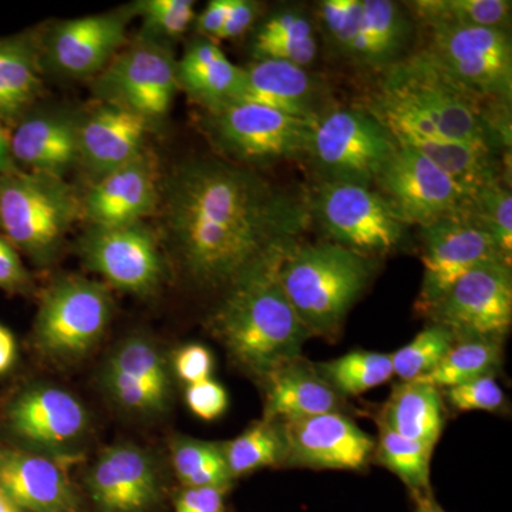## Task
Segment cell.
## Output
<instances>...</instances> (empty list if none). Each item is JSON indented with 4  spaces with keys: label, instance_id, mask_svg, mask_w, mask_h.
<instances>
[{
    "label": "cell",
    "instance_id": "34",
    "mask_svg": "<svg viewBox=\"0 0 512 512\" xmlns=\"http://www.w3.org/2000/svg\"><path fill=\"white\" fill-rule=\"evenodd\" d=\"M379 436L375 440L377 463L392 471L409 488L413 500L433 494L430 484V461L433 448L403 437L389 427L377 423Z\"/></svg>",
    "mask_w": 512,
    "mask_h": 512
},
{
    "label": "cell",
    "instance_id": "10",
    "mask_svg": "<svg viewBox=\"0 0 512 512\" xmlns=\"http://www.w3.org/2000/svg\"><path fill=\"white\" fill-rule=\"evenodd\" d=\"M208 111V131L215 144L239 163L271 164L306 157L316 123L239 101Z\"/></svg>",
    "mask_w": 512,
    "mask_h": 512
},
{
    "label": "cell",
    "instance_id": "47",
    "mask_svg": "<svg viewBox=\"0 0 512 512\" xmlns=\"http://www.w3.org/2000/svg\"><path fill=\"white\" fill-rule=\"evenodd\" d=\"M229 488H184L175 500V512H225Z\"/></svg>",
    "mask_w": 512,
    "mask_h": 512
},
{
    "label": "cell",
    "instance_id": "51",
    "mask_svg": "<svg viewBox=\"0 0 512 512\" xmlns=\"http://www.w3.org/2000/svg\"><path fill=\"white\" fill-rule=\"evenodd\" d=\"M19 170L12 156L10 147V133L6 124L0 120V175L13 173Z\"/></svg>",
    "mask_w": 512,
    "mask_h": 512
},
{
    "label": "cell",
    "instance_id": "9",
    "mask_svg": "<svg viewBox=\"0 0 512 512\" xmlns=\"http://www.w3.org/2000/svg\"><path fill=\"white\" fill-rule=\"evenodd\" d=\"M306 201L312 221L319 222L332 242L357 254L372 258L402 242L406 225L372 187L318 183Z\"/></svg>",
    "mask_w": 512,
    "mask_h": 512
},
{
    "label": "cell",
    "instance_id": "20",
    "mask_svg": "<svg viewBox=\"0 0 512 512\" xmlns=\"http://www.w3.org/2000/svg\"><path fill=\"white\" fill-rule=\"evenodd\" d=\"M259 104L296 117L316 121L330 107L328 89L305 67L281 60H255L241 67L231 101Z\"/></svg>",
    "mask_w": 512,
    "mask_h": 512
},
{
    "label": "cell",
    "instance_id": "48",
    "mask_svg": "<svg viewBox=\"0 0 512 512\" xmlns=\"http://www.w3.org/2000/svg\"><path fill=\"white\" fill-rule=\"evenodd\" d=\"M261 13V3L254 0H231L227 19L215 40L237 39L254 26Z\"/></svg>",
    "mask_w": 512,
    "mask_h": 512
},
{
    "label": "cell",
    "instance_id": "16",
    "mask_svg": "<svg viewBox=\"0 0 512 512\" xmlns=\"http://www.w3.org/2000/svg\"><path fill=\"white\" fill-rule=\"evenodd\" d=\"M79 254L90 271L124 292L150 295L163 281V255L144 222L89 227L79 241Z\"/></svg>",
    "mask_w": 512,
    "mask_h": 512
},
{
    "label": "cell",
    "instance_id": "53",
    "mask_svg": "<svg viewBox=\"0 0 512 512\" xmlns=\"http://www.w3.org/2000/svg\"><path fill=\"white\" fill-rule=\"evenodd\" d=\"M0 512H22L18 505L10 500L8 494L0 488Z\"/></svg>",
    "mask_w": 512,
    "mask_h": 512
},
{
    "label": "cell",
    "instance_id": "35",
    "mask_svg": "<svg viewBox=\"0 0 512 512\" xmlns=\"http://www.w3.org/2000/svg\"><path fill=\"white\" fill-rule=\"evenodd\" d=\"M232 478L285 463V441L278 421L262 420L222 446Z\"/></svg>",
    "mask_w": 512,
    "mask_h": 512
},
{
    "label": "cell",
    "instance_id": "26",
    "mask_svg": "<svg viewBox=\"0 0 512 512\" xmlns=\"http://www.w3.org/2000/svg\"><path fill=\"white\" fill-rule=\"evenodd\" d=\"M0 488L26 512H80L76 491L55 461L26 453L0 454Z\"/></svg>",
    "mask_w": 512,
    "mask_h": 512
},
{
    "label": "cell",
    "instance_id": "25",
    "mask_svg": "<svg viewBox=\"0 0 512 512\" xmlns=\"http://www.w3.org/2000/svg\"><path fill=\"white\" fill-rule=\"evenodd\" d=\"M10 147L19 170L64 178L79 165L77 114L29 111L10 133Z\"/></svg>",
    "mask_w": 512,
    "mask_h": 512
},
{
    "label": "cell",
    "instance_id": "41",
    "mask_svg": "<svg viewBox=\"0 0 512 512\" xmlns=\"http://www.w3.org/2000/svg\"><path fill=\"white\" fill-rule=\"evenodd\" d=\"M195 2L192 0H143L134 6L146 25L147 35L178 37L195 22Z\"/></svg>",
    "mask_w": 512,
    "mask_h": 512
},
{
    "label": "cell",
    "instance_id": "46",
    "mask_svg": "<svg viewBox=\"0 0 512 512\" xmlns=\"http://www.w3.org/2000/svg\"><path fill=\"white\" fill-rule=\"evenodd\" d=\"M28 269L19 252L0 235V289L6 292H25L30 286Z\"/></svg>",
    "mask_w": 512,
    "mask_h": 512
},
{
    "label": "cell",
    "instance_id": "30",
    "mask_svg": "<svg viewBox=\"0 0 512 512\" xmlns=\"http://www.w3.org/2000/svg\"><path fill=\"white\" fill-rule=\"evenodd\" d=\"M444 417L440 389L412 380L393 387L377 423L434 450L443 433Z\"/></svg>",
    "mask_w": 512,
    "mask_h": 512
},
{
    "label": "cell",
    "instance_id": "22",
    "mask_svg": "<svg viewBox=\"0 0 512 512\" xmlns=\"http://www.w3.org/2000/svg\"><path fill=\"white\" fill-rule=\"evenodd\" d=\"M151 126L133 111L99 103L77 114L79 165L94 181L136 160L144 153Z\"/></svg>",
    "mask_w": 512,
    "mask_h": 512
},
{
    "label": "cell",
    "instance_id": "2",
    "mask_svg": "<svg viewBox=\"0 0 512 512\" xmlns=\"http://www.w3.org/2000/svg\"><path fill=\"white\" fill-rule=\"evenodd\" d=\"M288 251L265 256L239 276L211 319V330L231 359L261 380L302 356L303 343L311 338L279 281Z\"/></svg>",
    "mask_w": 512,
    "mask_h": 512
},
{
    "label": "cell",
    "instance_id": "49",
    "mask_svg": "<svg viewBox=\"0 0 512 512\" xmlns=\"http://www.w3.org/2000/svg\"><path fill=\"white\" fill-rule=\"evenodd\" d=\"M231 0H211L195 18V30L204 39L214 40L227 19Z\"/></svg>",
    "mask_w": 512,
    "mask_h": 512
},
{
    "label": "cell",
    "instance_id": "32",
    "mask_svg": "<svg viewBox=\"0 0 512 512\" xmlns=\"http://www.w3.org/2000/svg\"><path fill=\"white\" fill-rule=\"evenodd\" d=\"M423 28L466 26L508 30L511 23L510 0H417L406 3Z\"/></svg>",
    "mask_w": 512,
    "mask_h": 512
},
{
    "label": "cell",
    "instance_id": "1",
    "mask_svg": "<svg viewBox=\"0 0 512 512\" xmlns=\"http://www.w3.org/2000/svg\"><path fill=\"white\" fill-rule=\"evenodd\" d=\"M311 222L306 197L218 158L187 161L165 188L171 247L204 288H228L265 256L295 247Z\"/></svg>",
    "mask_w": 512,
    "mask_h": 512
},
{
    "label": "cell",
    "instance_id": "15",
    "mask_svg": "<svg viewBox=\"0 0 512 512\" xmlns=\"http://www.w3.org/2000/svg\"><path fill=\"white\" fill-rule=\"evenodd\" d=\"M367 110L389 128L397 143L419 151L471 194L500 178L497 156L447 137L430 120L399 101L377 93Z\"/></svg>",
    "mask_w": 512,
    "mask_h": 512
},
{
    "label": "cell",
    "instance_id": "11",
    "mask_svg": "<svg viewBox=\"0 0 512 512\" xmlns=\"http://www.w3.org/2000/svg\"><path fill=\"white\" fill-rule=\"evenodd\" d=\"M373 185L404 225L424 228L470 212L471 192L406 144L397 143Z\"/></svg>",
    "mask_w": 512,
    "mask_h": 512
},
{
    "label": "cell",
    "instance_id": "13",
    "mask_svg": "<svg viewBox=\"0 0 512 512\" xmlns=\"http://www.w3.org/2000/svg\"><path fill=\"white\" fill-rule=\"evenodd\" d=\"M429 318L456 340L504 342L512 323L511 264L487 261L477 265L453 285Z\"/></svg>",
    "mask_w": 512,
    "mask_h": 512
},
{
    "label": "cell",
    "instance_id": "28",
    "mask_svg": "<svg viewBox=\"0 0 512 512\" xmlns=\"http://www.w3.org/2000/svg\"><path fill=\"white\" fill-rule=\"evenodd\" d=\"M413 22L402 6L390 0H363V18L349 60L383 73L406 57Z\"/></svg>",
    "mask_w": 512,
    "mask_h": 512
},
{
    "label": "cell",
    "instance_id": "8",
    "mask_svg": "<svg viewBox=\"0 0 512 512\" xmlns=\"http://www.w3.org/2000/svg\"><path fill=\"white\" fill-rule=\"evenodd\" d=\"M111 316L113 296L106 285L83 276H63L40 303L36 345L60 359L86 355L106 332Z\"/></svg>",
    "mask_w": 512,
    "mask_h": 512
},
{
    "label": "cell",
    "instance_id": "3",
    "mask_svg": "<svg viewBox=\"0 0 512 512\" xmlns=\"http://www.w3.org/2000/svg\"><path fill=\"white\" fill-rule=\"evenodd\" d=\"M379 94L430 120L441 133L497 156L510 147V107L487 103L458 86L423 49L382 73Z\"/></svg>",
    "mask_w": 512,
    "mask_h": 512
},
{
    "label": "cell",
    "instance_id": "12",
    "mask_svg": "<svg viewBox=\"0 0 512 512\" xmlns=\"http://www.w3.org/2000/svg\"><path fill=\"white\" fill-rule=\"evenodd\" d=\"M160 40L141 36L114 57L94 82L97 100L133 111L150 126L164 119L180 87L177 60Z\"/></svg>",
    "mask_w": 512,
    "mask_h": 512
},
{
    "label": "cell",
    "instance_id": "6",
    "mask_svg": "<svg viewBox=\"0 0 512 512\" xmlns=\"http://www.w3.org/2000/svg\"><path fill=\"white\" fill-rule=\"evenodd\" d=\"M396 150V138L375 114L332 107L316 120L306 158L319 183L373 187Z\"/></svg>",
    "mask_w": 512,
    "mask_h": 512
},
{
    "label": "cell",
    "instance_id": "39",
    "mask_svg": "<svg viewBox=\"0 0 512 512\" xmlns=\"http://www.w3.org/2000/svg\"><path fill=\"white\" fill-rule=\"evenodd\" d=\"M456 339L443 326L431 325L421 330L409 343L392 355L394 376L402 382H412L434 369Z\"/></svg>",
    "mask_w": 512,
    "mask_h": 512
},
{
    "label": "cell",
    "instance_id": "40",
    "mask_svg": "<svg viewBox=\"0 0 512 512\" xmlns=\"http://www.w3.org/2000/svg\"><path fill=\"white\" fill-rule=\"evenodd\" d=\"M363 18V0H323L319 20L329 45L349 59Z\"/></svg>",
    "mask_w": 512,
    "mask_h": 512
},
{
    "label": "cell",
    "instance_id": "37",
    "mask_svg": "<svg viewBox=\"0 0 512 512\" xmlns=\"http://www.w3.org/2000/svg\"><path fill=\"white\" fill-rule=\"evenodd\" d=\"M173 464L178 480L185 488H229L232 477L222 444L181 439L173 446Z\"/></svg>",
    "mask_w": 512,
    "mask_h": 512
},
{
    "label": "cell",
    "instance_id": "7",
    "mask_svg": "<svg viewBox=\"0 0 512 512\" xmlns=\"http://www.w3.org/2000/svg\"><path fill=\"white\" fill-rule=\"evenodd\" d=\"M423 47L458 86L487 103L511 107L512 43L508 30L430 26Z\"/></svg>",
    "mask_w": 512,
    "mask_h": 512
},
{
    "label": "cell",
    "instance_id": "27",
    "mask_svg": "<svg viewBox=\"0 0 512 512\" xmlns=\"http://www.w3.org/2000/svg\"><path fill=\"white\" fill-rule=\"evenodd\" d=\"M262 382L265 383V420L282 423L342 410V394L323 379L318 367L302 356L279 366Z\"/></svg>",
    "mask_w": 512,
    "mask_h": 512
},
{
    "label": "cell",
    "instance_id": "14",
    "mask_svg": "<svg viewBox=\"0 0 512 512\" xmlns=\"http://www.w3.org/2000/svg\"><path fill=\"white\" fill-rule=\"evenodd\" d=\"M420 231L424 274L416 311L427 318L453 285L477 265L487 261L511 264L490 234L468 214L443 218Z\"/></svg>",
    "mask_w": 512,
    "mask_h": 512
},
{
    "label": "cell",
    "instance_id": "45",
    "mask_svg": "<svg viewBox=\"0 0 512 512\" xmlns=\"http://www.w3.org/2000/svg\"><path fill=\"white\" fill-rule=\"evenodd\" d=\"M174 367L178 377L187 383V386H191V384L211 379L214 359H212L210 350L205 346L192 343V345L178 350L175 355Z\"/></svg>",
    "mask_w": 512,
    "mask_h": 512
},
{
    "label": "cell",
    "instance_id": "36",
    "mask_svg": "<svg viewBox=\"0 0 512 512\" xmlns=\"http://www.w3.org/2000/svg\"><path fill=\"white\" fill-rule=\"evenodd\" d=\"M316 367L323 379L342 396H359L394 376L392 355L366 350L350 352Z\"/></svg>",
    "mask_w": 512,
    "mask_h": 512
},
{
    "label": "cell",
    "instance_id": "52",
    "mask_svg": "<svg viewBox=\"0 0 512 512\" xmlns=\"http://www.w3.org/2000/svg\"><path fill=\"white\" fill-rule=\"evenodd\" d=\"M416 510L414 512H447L439 503L433 494L424 495V497L416 498L414 500Z\"/></svg>",
    "mask_w": 512,
    "mask_h": 512
},
{
    "label": "cell",
    "instance_id": "18",
    "mask_svg": "<svg viewBox=\"0 0 512 512\" xmlns=\"http://www.w3.org/2000/svg\"><path fill=\"white\" fill-rule=\"evenodd\" d=\"M127 23L124 12L63 20L50 29L42 50L62 76L79 80L97 77L126 45Z\"/></svg>",
    "mask_w": 512,
    "mask_h": 512
},
{
    "label": "cell",
    "instance_id": "50",
    "mask_svg": "<svg viewBox=\"0 0 512 512\" xmlns=\"http://www.w3.org/2000/svg\"><path fill=\"white\" fill-rule=\"evenodd\" d=\"M16 342L12 333L5 326L0 325V375L8 372L15 362Z\"/></svg>",
    "mask_w": 512,
    "mask_h": 512
},
{
    "label": "cell",
    "instance_id": "44",
    "mask_svg": "<svg viewBox=\"0 0 512 512\" xmlns=\"http://www.w3.org/2000/svg\"><path fill=\"white\" fill-rule=\"evenodd\" d=\"M185 400L195 416L207 421L218 419L228 407L227 390L212 379L187 386Z\"/></svg>",
    "mask_w": 512,
    "mask_h": 512
},
{
    "label": "cell",
    "instance_id": "4",
    "mask_svg": "<svg viewBox=\"0 0 512 512\" xmlns=\"http://www.w3.org/2000/svg\"><path fill=\"white\" fill-rule=\"evenodd\" d=\"M369 256L335 242L296 244L286 252L279 281L309 335L333 338L372 278Z\"/></svg>",
    "mask_w": 512,
    "mask_h": 512
},
{
    "label": "cell",
    "instance_id": "31",
    "mask_svg": "<svg viewBox=\"0 0 512 512\" xmlns=\"http://www.w3.org/2000/svg\"><path fill=\"white\" fill-rule=\"evenodd\" d=\"M241 67L225 56L214 40H194L177 62L178 87L205 109L212 110L231 101L237 90Z\"/></svg>",
    "mask_w": 512,
    "mask_h": 512
},
{
    "label": "cell",
    "instance_id": "43",
    "mask_svg": "<svg viewBox=\"0 0 512 512\" xmlns=\"http://www.w3.org/2000/svg\"><path fill=\"white\" fill-rule=\"evenodd\" d=\"M311 37H316L311 18L302 9L288 6V8L275 10L259 25L252 45L276 42V40L311 39Z\"/></svg>",
    "mask_w": 512,
    "mask_h": 512
},
{
    "label": "cell",
    "instance_id": "38",
    "mask_svg": "<svg viewBox=\"0 0 512 512\" xmlns=\"http://www.w3.org/2000/svg\"><path fill=\"white\" fill-rule=\"evenodd\" d=\"M471 218L494 239L505 258L512 254L511 188L501 178L483 185L471 194Z\"/></svg>",
    "mask_w": 512,
    "mask_h": 512
},
{
    "label": "cell",
    "instance_id": "17",
    "mask_svg": "<svg viewBox=\"0 0 512 512\" xmlns=\"http://www.w3.org/2000/svg\"><path fill=\"white\" fill-rule=\"evenodd\" d=\"M279 424L284 434L288 466L360 471L375 451V439L342 412Z\"/></svg>",
    "mask_w": 512,
    "mask_h": 512
},
{
    "label": "cell",
    "instance_id": "42",
    "mask_svg": "<svg viewBox=\"0 0 512 512\" xmlns=\"http://www.w3.org/2000/svg\"><path fill=\"white\" fill-rule=\"evenodd\" d=\"M444 394L457 412H498L505 403L504 392L494 375L444 389Z\"/></svg>",
    "mask_w": 512,
    "mask_h": 512
},
{
    "label": "cell",
    "instance_id": "23",
    "mask_svg": "<svg viewBox=\"0 0 512 512\" xmlns=\"http://www.w3.org/2000/svg\"><path fill=\"white\" fill-rule=\"evenodd\" d=\"M104 386L128 412H163L170 399V373L163 353L150 340L127 339L103 370Z\"/></svg>",
    "mask_w": 512,
    "mask_h": 512
},
{
    "label": "cell",
    "instance_id": "5",
    "mask_svg": "<svg viewBox=\"0 0 512 512\" xmlns=\"http://www.w3.org/2000/svg\"><path fill=\"white\" fill-rule=\"evenodd\" d=\"M80 218L82 200L64 178L23 170L0 175V235L33 261H50Z\"/></svg>",
    "mask_w": 512,
    "mask_h": 512
},
{
    "label": "cell",
    "instance_id": "33",
    "mask_svg": "<svg viewBox=\"0 0 512 512\" xmlns=\"http://www.w3.org/2000/svg\"><path fill=\"white\" fill-rule=\"evenodd\" d=\"M503 360V342L487 339L456 340L454 345L426 376L416 382L437 389H450L487 375H494Z\"/></svg>",
    "mask_w": 512,
    "mask_h": 512
},
{
    "label": "cell",
    "instance_id": "24",
    "mask_svg": "<svg viewBox=\"0 0 512 512\" xmlns=\"http://www.w3.org/2000/svg\"><path fill=\"white\" fill-rule=\"evenodd\" d=\"M9 426L36 447L59 448L79 439L87 427L86 409L72 393L35 386L19 394L9 407Z\"/></svg>",
    "mask_w": 512,
    "mask_h": 512
},
{
    "label": "cell",
    "instance_id": "29",
    "mask_svg": "<svg viewBox=\"0 0 512 512\" xmlns=\"http://www.w3.org/2000/svg\"><path fill=\"white\" fill-rule=\"evenodd\" d=\"M43 90L42 47L29 35L0 39V120L16 124Z\"/></svg>",
    "mask_w": 512,
    "mask_h": 512
},
{
    "label": "cell",
    "instance_id": "21",
    "mask_svg": "<svg viewBox=\"0 0 512 512\" xmlns=\"http://www.w3.org/2000/svg\"><path fill=\"white\" fill-rule=\"evenodd\" d=\"M160 183L153 157H140L94 181L82 200L90 227H123L144 222L160 205Z\"/></svg>",
    "mask_w": 512,
    "mask_h": 512
},
{
    "label": "cell",
    "instance_id": "19",
    "mask_svg": "<svg viewBox=\"0 0 512 512\" xmlns=\"http://www.w3.org/2000/svg\"><path fill=\"white\" fill-rule=\"evenodd\" d=\"M87 491L99 512H151L160 503L156 464L133 444L104 450L87 476Z\"/></svg>",
    "mask_w": 512,
    "mask_h": 512
}]
</instances>
